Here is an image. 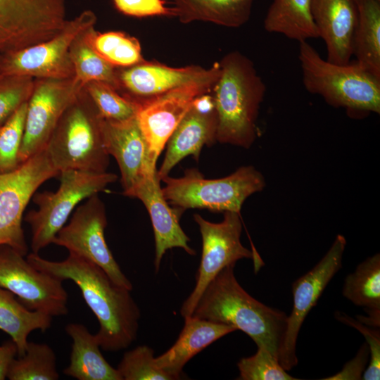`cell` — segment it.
<instances>
[{"instance_id": "1", "label": "cell", "mask_w": 380, "mask_h": 380, "mask_svg": "<svg viewBox=\"0 0 380 380\" xmlns=\"http://www.w3.org/2000/svg\"><path fill=\"white\" fill-rule=\"evenodd\" d=\"M26 258L37 270L78 286L99 322L96 336L103 350L119 351L136 340L139 308L131 291L115 284L99 266L72 253L61 261L49 260L32 252Z\"/></svg>"}, {"instance_id": "2", "label": "cell", "mask_w": 380, "mask_h": 380, "mask_svg": "<svg viewBox=\"0 0 380 380\" xmlns=\"http://www.w3.org/2000/svg\"><path fill=\"white\" fill-rule=\"evenodd\" d=\"M235 265L222 269L208 284L191 315L226 324L246 334L278 359L286 329V314L252 297L236 280Z\"/></svg>"}, {"instance_id": "3", "label": "cell", "mask_w": 380, "mask_h": 380, "mask_svg": "<svg viewBox=\"0 0 380 380\" xmlns=\"http://www.w3.org/2000/svg\"><path fill=\"white\" fill-rule=\"evenodd\" d=\"M220 75L211 91L217 113L216 140L249 148L256 137V120L266 86L253 61L234 51L218 62Z\"/></svg>"}, {"instance_id": "4", "label": "cell", "mask_w": 380, "mask_h": 380, "mask_svg": "<svg viewBox=\"0 0 380 380\" xmlns=\"http://www.w3.org/2000/svg\"><path fill=\"white\" fill-rule=\"evenodd\" d=\"M298 58L305 89L330 105L380 112V78L357 63L336 64L323 59L307 41L299 42Z\"/></svg>"}, {"instance_id": "5", "label": "cell", "mask_w": 380, "mask_h": 380, "mask_svg": "<svg viewBox=\"0 0 380 380\" xmlns=\"http://www.w3.org/2000/svg\"><path fill=\"white\" fill-rule=\"evenodd\" d=\"M103 118L89 97L80 96L65 110L45 148L60 173L65 170L105 172L109 164L102 134Z\"/></svg>"}, {"instance_id": "6", "label": "cell", "mask_w": 380, "mask_h": 380, "mask_svg": "<svg viewBox=\"0 0 380 380\" xmlns=\"http://www.w3.org/2000/svg\"><path fill=\"white\" fill-rule=\"evenodd\" d=\"M160 181L163 195L168 203L184 211L189 208L239 213L245 200L265 185L262 175L252 166L239 168L220 179H205L196 169L185 170L178 178L169 175Z\"/></svg>"}, {"instance_id": "7", "label": "cell", "mask_w": 380, "mask_h": 380, "mask_svg": "<svg viewBox=\"0 0 380 380\" xmlns=\"http://www.w3.org/2000/svg\"><path fill=\"white\" fill-rule=\"evenodd\" d=\"M60 185L56 191L34 193L32 201L38 208L30 210L24 217L30 225L32 253H38L53 241L66 224L78 204L99 194L118 179L111 172L65 170L59 173Z\"/></svg>"}, {"instance_id": "8", "label": "cell", "mask_w": 380, "mask_h": 380, "mask_svg": "<svg viewBox=\"0 0 380 380\" xmlns=\"http://www.w3.org/2000/svg\"><path fill=\"white\" fill-rule=\"evenodd\" d=\"M58 175L45 148L14 171L0 173V246L27 255L28 246L22 227L25 210L37 189Z\"/></svg>"}, {"instance_id": "9", "label": "cell", "mask_w": 380, "mask_h": 380, "mask_svg": "<svg viewBox=\"0 0 380 380\" xmlns=\"http://www.w3.org/2000/svg\"><path fill=\"white\" fill-rule=\"evenodd\" d=\"M95 14L86 10L71 20L49 39L1 56L0 74L46 79L73 78L70 48L75 39L94 27Z\"/></svg>"}, {"instance_id": "10", "label": "cell", "mask_w": 380, "mask_h": 380, "mask_svg": "<svg viewBox=\"0 0 380 380\" xmlns=\"http://www.w3.org/2000/svg\"><path fill=\"white\" fill-rule=\"evenodd\" d=\"M65 0H0V54L56 36L65 27Z\"/></svg>"}, {"instance_id": "11", "label": "cell", "mask_w": 380, "mask_h": 380, "mask_svg": "<svg viewBox=\"0 0 380 380\" xmlns=\"http://www.w3.org/2000/svg\"><path fill=\"white\" fill-rule=\"evenodd\" d=\"M107 217L103 202L95 194L79 205L53 243L99 266L116 284L129 291L132 284L121 270L105 239Z\"/></svg>"}, {"instance_id": "12", "label": "cell", "mask_w": 380, "mask_h": 380, "mask_svg": "<svg viewBox=\"0 0 380 380\" xmlns=\"http://www.w3.org/2000/svg\"><path fill=\"white\" fill-rule=\"evenodd\" d=\"M224 213L222 221L218 223L208 221L198 214L194 215L201 234L202 254L194 289L180 309L184 317L193 314L204 290L222 269L235 265L241 259L254 256L241 242L242 225L239 213Z\"/></svg>"}, {"instance_id": "13", "label": "cell", "mask_w": 380, "mask_h": 380, "mask_svg": "<svg viewBox=\"0 0 380 380\" xmlns=\"http://www.w3.org/2000/svg\"><path fill=\"white\" fill-rule=\"evenodd\" d=\"M0 288L13 293L30 310L52 317L68 312V296L63 281L37 270L6 245L0 246Z\"/></svg>"}, {"instance_id": "14", "label": "cell", "mask_w": 380, "mask_h": 380, "mask_svg": "<svg viewBox=\"0 0 380 380\" xmlns=\"http://www.w3.org/2000/svg\"><path fill=\"white\" fill-rule=\"evenodd\" d=\"M82 89L73 78L46 79L34 82L27 101L20 163L44 150L65 110L80 96Z\"/></svg>"}, {"instance_id": "15", "label": "cell", "mask_w": 380, "mask_h": 380, "mask_svg": "<svg viewBox=\"0 0 380 380\" xmlns=\"http://www.w3.org/2000/svg\"><path fill=\"white\" fill-rule=\"evenodd\" d=\"M346 244L345 237L337 235L321 260L292 284L293 308L287 317L284 338L278 357L280 365L286 371L298 364L296 349L300 329L328 284L341 268Z\"/></svg>"}, {"instance_id": "16", "label": "cell", "mask_w": 380, "mask_h": 380, "mask_svg": "<svg viewBox=\"0 0 380 380\" xmlns=\"http://www.w3.org/2000/svg\"><path fill=\"white\" fill-rule=\"evenodd\" d=\"M215 84L190 83L139 105L136 118L147 144L152 167L156 168L158 158L168 139L194 100L211 93Z\"/></svg>"}, {"instance_id": "17", "label": "cell", "mask_w": 380, "mask_h": 380, "mask_svg": "<svg viewBox=\"0 0 380 380\" xmlns=\"http://www.w3.org/2000/svg\"><path fill=\"white\" fill-rule=\"evenodd\" d=\"M220 72L218 62L206 69L199 65L172 68L144 61L118 70V91L140 105L190 83L216 82Z\"/></svg>"}, {"instance_id": "18", "label": "cell", "mask_w": 380, "mask_h": 380, "mask_svg": "<svg viewBox=\"0 0 380 380\" xmlns=\"http://www.w3.org/2000/svg\"><path fill=\"white\" fill-rule=\"evenodd\" d=\"M217 113L211 93L197 97L184 114L166 145L165 158L158 177L160 180L189 155L198 160L202 148L213 145L216 140Z\"/></svg>"}, {"instance_id": "19", "label": "cell", "mask_w": 380, "mask_h": 380, "mask_svg": "<svg viewBox=\"0 0 380 380\" xmlns=\"http://www.w3.org/2000/svg\"><path fill=\"white\" fill-rule=\"evenodd\" d=\"M160 182L158 170L148 169L128 195L141 201L150 215L155 237L156 272H158L163 257L169 249L181 248L191 255L196 254L188 244L189 238L179 224L184 210L169 205Z\"/></svg>"}, {"instance_id": "20", "label": "cell", "mask_w": 380, "mask_h": 380, "mask_svg": "<svg viewBox=\"0 0 380 380\" xmlns=\"http://www.w3.org/2000/svg\"><path fill=\"white\" fill-rule=\"evenodd\" d=\"M102 134L105 148L116 160L120 171L122 194H129L148 169V148L137 118L113 121L103 118Z\"/></svg>"}, {"instance_id": "21", "label": "cell", "mask_w": 380, "mask_h": 380, "mask_svg": "<svg viewBox=\"0 0 380 380\" xmlns=\"http://www.w3.org/2000/svg\"><path fill=\"white\" fill-rule=\"evenodd\" d=\"M311 12L319 37L324 40L329 62L347 64L353 55L357 23L355 0H311Z\"/></svg>"}, {"instance_id": "22", "label": "cell", "mask_w": 380, "mask_h": 380, "mask_svg": "<svg viewBox=\"0 0 380 380\" xmlns=\"http://www.w3.org/2000/svg\"><path fill=\"white\" fill-rule=\"evenodd\" d=\"M184 324L174 345L155 357L156 365L172 380L179 379L185 365L196 354L222 336L237 331L226 324L184 317Z\"/></svg>"}, {"instance_id": "23", "label": "cell", "mask_w": 380, "mask_h": 380, "mask_svg": "<svg viewBox=\"0 0 380 380\" xmlns=\"http://www.w3.org/2000/svg\"><path fill=\"white\" fill-rule=\"evenodd\" d=\"M65 332L72 338L70 364L63 373L77 380H122L103 356L96 334L80 323H70Z\"/></svg>"}, {"instance_id": "24", "label": "cell", "mask_w": 380, "mask_h": 380, "mask_svg": "<svg viewBox=\"0 0 380 380\" xmlns=\"http://www.w3.org/2000/svg\"><path fill=\"white\" fill-rule=\"evenodd\" d=\"M173 17L183 24L194 21L239 27L250 18L253 0H170Z\"/></svg>"}, {"instance_id": "25", "label": "cell", "mask_w": 380, "mask_h": 380, "mask_svg": "<svg viewBox=\"0 0 380 380\" xmlns=\"http://www.w3.org/2000/svg\"><path fill=\"white\" fill-rule=\"evenodd\" d=\"M52 317L45 312L28 309L13 293L0 288V330L15 343L18 357L25 353L29 334L37 329L46 331Z\"/></svg>"}, {"instance_id": "26", "label": "cell", "mask_w": 380, "mask_h": 380, "mask_svg": "<svg viewBox=\"0 0 380 380\" xmlns=\"http://www.w3.org/2000/svg\"><path fill=\"white\" fill-rule=\"evenodd\" d=\"M264 28L298 42L319 37L311 0H274L265 18Z\"/></svg>"}, {"instance_id": "27", "label": "cell", "mask_w": 380, "mask_h": 380, "mask_svg": "<svg viewBox=\"0 0 380 380\" xmlns=\"http://www.w3.org/2000/svg\"><path fill=\"white\" fill-rule=\"evenodd\" d=\"M358 11L353 40L356 63L380 78V0H355Z\"/></svg>"}, {"instance_id": "28", "label": "cell", "mask_w": 380, "mask_h": 380, "mask_svg": "<svg viewBox=\"0 0 380 380\" xmlns=\"http://www.w3.org/2000/svg\"><path fill=\"white\" fill-rule=\"evenodd\" d=\"M343 296L354 305L363 307L368 318L380 321V255L376 253L347 275Z\"/></svg>"}, {"instance_id": "29", "label": "cell", "mask_w": 380, "mask_h": 380, "mask_svg": "<svg viewBox=\"0 0 380 380\" xmlns=\"http://www.w3.org/2000/svg\"><path fill=\"white\" fill-rule=\"evenodd\" d=\"M86 32L75 39L70 48L73 80L81 89L91 82H102L118 91L119 85L116 68L92 49L85 37Z\"/></svg>"}, {"instance_id": "30", "label": "cell", "mask_w": 380, "mask_h": 380, "mask_svg": "<svg viewBox=\"0 0 380 380\" xmlns=\"http://www.w3.org/2000/svg\"><path fill=\"white\" fill-rule=\"evenodd\" d=\"M92 49L113 66L127 68L144 61L140 43L121 32L99 33L94 27L85 32Z\"/></svg>"}, {"instance_id": "31", "label": "cell", "mask_w": 380, "mask_h": 380, "mask_svg": "<svg viewBox=\"0 0 380 380\" xmlns=\"http://www.w3.org/2000/svg\"><path fill=\"white\" fill-rule=\"evenodd\" d=\"M10 380H57L56 356L46 343L28 341L23 355L15 358L8 369Z\"/></svg>"}, {"instance_id": "32", "label": "cell", "mask_w": 380, "mask_h": 380, "mask_svg": "<svg viewBox=\"0 0 380 380\" xmlns=\"http://www.w3.org/2000/svg\"><path fill=\"white\" fill-rule=\"evenodd\" d=\"M89 97L104 119L123 121L136 117L139 105L102 82H91L85 87Z\"/></svg>"}, {"instance_id": "33", "label": "cell", "mask_w": 380, "mask_h": 380, "mask_svg": "<svg viewBox=\"0 0 380 380\" xmlns=\"http://www.w3.org/2000/svg\"><path fill=\"white\" fill-rule=\"evenodd\" d=\"M27 101L0 127V173H8L20 165L19 154L23 139Z\"/></svg>"}, {"instance_id": "34", "label": "cell", "mask_w": 380, "mask_h": 380, "mask_svg": "<svg viewBox=\"0 0 380 380\" xmlns=\"http://www.w3.org/2000/svg\"><path fill=\"white\" fill-rule=\"evenodd\" d=\"M117 369L122 380H172L156 365L153 350L145 345L125 353Z\"/></svg>"}, {"instance_id": "35", "label": "cell", "mask_w": 380, "mask_h": 380, "mask_svg": "<svg viewBox=\"0 0 380 380\" xmlns=\"http://www.w3.org/2000/svg\"><path fill=\"white\" fill-rule=\"evenodd\" d=\"M241 380H296L288 374L278 359L265 348H258L257 352L241 358L237 363Z\"/></svg>"}, {"instance_id": "36", "label": "cell", "mask_w": 380, "mask_h": 380, "mask_svg": "<svg viewBox=\"0 0 380 380\" xmlns=\"http://www.w3.org/2000/svg\"><path fill=\"white\" fill-rule=\"evenodd\" d=\"M34 82L31 77L0 74V127L28 101Z\"/></svg>"}, {"instance_id": "37", "label": "cell", "mask_w": 380, "mask_h": 380, "mask_svg": "<svg viewBox=\"0 0 380 380\" xmlns=\"http://www.w3.org/2000/svg\"><path fill=\"white\" fill-rule=\"evenodd\" d=\"M336 318L360 331L365 337L369 348L370 360L362 379L364 380H379L380 379V332L379 329L366 325L358 319L341 312H336Z\"/></svg>"}, {"instance_id": "38", "label": "cell", "mask_w": 380, "mask_h": 380, "mask_svg": "<svg viewBox=\"0 0 380 380\" xmlns=\"http://www.w3.org/2000/svg\"><path fill=\"white\" fill-rule=\"evenodd\" d=\"M113 2L120 13L129 16H173L172 8L167 7L164 0H113Z\"/></svg>"}, {"instance_id": "39", "label": "cell", "mask_w": 380, "mask_h": 380, "mask_svg": "<svg viewBox=\"0 0 380 380\" xmlns=\"http://www.w3.org/2000/svg\"><path fill=\"white\" fill-rule=\"evenodd\" d=\"M17 355V346L12 339L0 346V380L7 378L9 367Z\"/></svg>"}, {"instance_id": "40", "label": "cell", "mask_w": 380, "mask_h": 380, "mask_svg": "<svg viewBox=\"0 0 380 380\" xmlns=\"http://www.w3.org/2000/svg\"><path fill=\"white\" fill-rule=\"evenodd\" d=\"M1 55L0 54V59H1Z\"/></svg>"}]
</instances>
